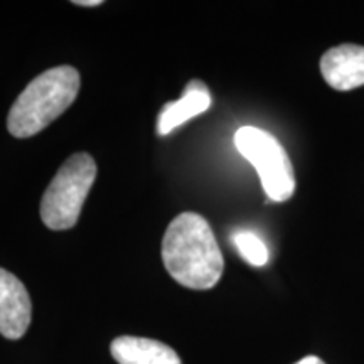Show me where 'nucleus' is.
Returning a JSON list of instances; mask_svg holds the SVG:
<instances>
[{
  "label": "nucleus",
  "mask_w": 364,
  "mask_h": 364,
  "mask_svg": "<svg viewBox=\"0 0 364 364\" xmlns=\"http://www.w3.org/2000/svg\"><path fill=\"white\" fill-rule=\"evenodd\" d=\"M76 6H83V7H95V6H102V0H75Z\"/></svg>",
  "instance_id": "9b49d317"
},
{
  "label": "nucleus",
  "mask_w": 364,
  "mask_h": 364,
  "mask_svg": "<svg viewBox=\"0 0 364 364\" xmlns=\"http://www.w3.org/2000/svg\"><path fill=\"white\" fill-rule=\"evenodd\" d=\"M238 152L257 169L268 199L284 203L297 188L289 154L270 132L258 127H241L235 134Z\"/></svg>",
  "instance_id": "20e7f679"
},
{
  "label": "nucleus",
  "mask_w": 364,
  "mask_h": 364,
  "mask_svg": "<svg viewBox=\"0 0 364 364\" xmlns=\"http://www.w3.org/2000/svg\"><path fill=\"white\" fill-rule=\"evenodd\" d=\"M295 364H326V363L322 361L321 358H317V356H306V358H302V359H300V361H297Z\"/></svg>",
  "instance_id": "9d476101"
},
{
  "label": "nucleus",
  "mask_w": 364,
  "mask_h": 364,
  "mask_svg": "<svg viewBox=\"0 0 364 364\" xmlns=\"http://www.w3.org/2000/svg\"><path fill=\"white\" fill-rule=\"evenodd\" d=\"M110 349L118 364H182L171 346L147 338L120 336Z\"/></svg>",
  "instance_id": "6e6552de"
},
{
  "label": "nucleus",
  "mask_w": 364,
  "mask_h": 364,
  "mask_svg": "<svg viewBox=\"0 0 364 364\" xmlns=\"http://www.w3.org/2000/svg\"><path fill=\"white\" fill-rule=\"evenodd\" d=\"M235 247L241 257L253 267H263L268 262V248L263 241L252 231H238L233 236Z\"/></svg>",
  "instance_id": "1a4fd4ad"
},
{
  "label": "nucleus",
  "mask_w": 364,
  "mask_h": 364,
  "mask_svg": "<svg viewBox=\"0 0 364 364\" xmlns=\"http://www.w3.org/2000/svg\"><path fill=\"white\" fill-rule=\"evenodd\" d=\"M33 318V304L26 287L6 268H0V334L7 339H21Z\"/></svg>",
  "instance_id": "39448f33"
},
{
  "label": "nucleus",
  "mask_w": 364,
  "mask_h": 364,
  "mask_svg": "<svg viewBox=\"0 0 364 364\" xmlns=\"http://www.w3.org/2000/svg\"><path fill=\"white\" fill-rule=\"evenodd\" d=\"M97 179V164L86 152L71 156L59 167L41 201V220L49 230H70L78 223L81 209Z\"/></svg>",
  "instance_id": "7ed1b4c3"
},
{
  "label": "nucleus",
  "mask_w": 364,
  "mask_h": 364,
  "mask_svg": "<svg viewBox=\"0 0 364 364\" xmlns=\"http://www.w3.org/2000/svg\"><path fill=\"white\" fill-rule=\"evenodd\" d=\"M162 262L177 284L193 290L213 289L220 282L225 260L209 223L198 213H182L167 226Z\"/></svg>",
  "instance_id": "f257e3e1"
},
{
  "label": "nucleus",
  "mask_w": 364,
  "mask_h": 364,
  "mask_svg": "<svg viewBox=\"0 0 364 364\" xmlns=\"http://www.w3.org/2000/svg\"><path fill=\"white\" fill-rule=\"evenodd\" d=\"M211 91L201 80H193L186 85L182 97L176 102L164 105L157 120V135H167L191 118L201 115L211 107Z\"/></svg>",
  "instance_id": "0eeeda50"
},
{
  "label": "nucleus",
  "mask_w": 364,
  "mask_h": 364,
  "mask_svg": "<svg viewBox=\"0 0 364 364\" xmlns=\"http://www.w3.org/2000/svg\"><path fill=\"white\" fill-rule=\"evenodd\" d=\"M321 73L326 83L338 91L364 85V46H334L321 58Z\"/></svg>",
  "instance_id": "423d86ee"
},
{
  "label": "nucleus",
  "mask_w": 364,
  "mask_h": 364,
  "mask_svg": "<svg viewBox=\"0 0 364 364\" xmlns=\"http://www.w3.org/2000/svg\"><path fill=\"white\" fill-rule=\"evenodd\" d=\"M80 73L73 66H58L41 73L17 97L7 115L9 134L29 139L71 107L80 93Z\"/></svg>",
  "instance_id": "f03ea898"
}]
</instances>
